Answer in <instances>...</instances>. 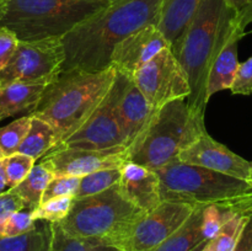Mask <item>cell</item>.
<instances>
[{
    "label": "cell",
    "instance_id": "obj_3",
    "mask_svg": "<svg viewBox=\"0 0 252 251\" xmlns=\"http://www.w3.org/2000/svg\"><path fill=\"white\" fill-rule=\"evenodd\" d=\"M115 78L116 70L112 66L96 73H61L46 86L38 105L29 115L51 126L57 148L93 115L110 91Z\"/></svg>",
    "mask_w": 252,
    "mask_h": 251
},
{
    "label": "cell",
    "instance_id": "obj_9",
    "mask_svg": "<svg viewBox=\"0 0 252 251\" xmlns=\"http://www.w3.org/2000/svg\"><path fill=\"white\" fill-rule=\"evenodd\" d=\"M132 80L155 110L191 95L189 76L169 47L143 65Z\"/></svg>",
    "mask_w": 252,
    "mask_h": 251
},
{
    "label": "cell",
    "instance_id": "obj_1",
    "mask_svg": "<svg viewBox=\"0 0 252 251\" xmlns=\"http://www.w3.org/2000/svg\"><path fill=\"white\" fill-rule=\"evenodd\" d=\"M162 0H111L61 38V73H96L110 68L118 42L148 25H157Z\"/></svg>",
    "mask_w": 252,
    "mask_h": 251
},
{
    "label": "cell",
    "instance_id": "obj_39",
    "mask_svg": "<svg viewBox=\"0 0 252 251\" xmlns=\"http://www.w3.org/2000/svg\"><path fill=\"white\" fill-rule=\"evenodd\" d=\"M201 251H214V246H213V240H209L207 241L206 245L203 246Z\"/></svg>",
    "mask_w": 252,
    "mask_h": 251
},
{
    "label": "cell",
    "instance_id": "obj_16",
    "mask_svg": "<svg viewBox=\"0 0 252 251\" xmlns=\"http://www.w3.org/2000/svg\"><path fill=\"white\" fill-rule=\"evenodd\" d=\"M155 108L148 102L132 79L125 75L122 90L117 101V117L126 148L137 139L154 115Z\"/></svg>",
    "mask_w": 252,
    "mask_h": 251
},
{
    "label": "cell",
    "instance_id": "obj_17",
    "mask_svg": "<svg viewBox=\"0 0 252 251\" xmlns=\"http://www.w3.org/2000/svg\"><path fill=\"white\" fill-rule=\"evenodd\" d=\"M199 2L201 0H162L157 27L175 56Z\"/></svg>",
    "mask_w": 252,
    "mask_h": 251
},
{
    "label": "cell",
    "instance_id": "obj_18",
    "mask_svg": "<svg viewBox=\"0 0 252 251\" xmlns=\"http://www.w3.org/2000/svg\"><path fill=\"white\" fill-rule=\"evenodd\" d=\"M245 34V30L240 29L239 26L236 27L223 48L220 49L217 58L214 59L208 71L206 84V97L208 101L214 94L230 89L239 66V42Z\"/></svg>",
    "mask_w": 252,
    "mask_h": 251
},
{
    "label": "cell",
    "instance_id": "obj_15",
    "mask_svg": "<svg viewBox=\"0 0 252 251\" xmlns=\"http://www.w3.org/2000/svg\"><path fill=\"white\" fill-rule=\"evenodd\" d=\"M117 185L121 193L130 203L147 213L162 202L157 172L135 162L126 161L122 165L121 179Z\"/></svg>",
    "mask_w": 252,
    "mask_h": 251
},
{
    "label": "cell",
    "instance_id": "obj_24",
    "mask_svg": "<svg viewBox=\"0 0 252 251\" xmlns=\"http://www.w3.org/2000/svg\"><path fill=\"white\" fill-rule=\"evenodd\" d=\"M51 244L48 251H121L100 239L75 238L64 233L58 223H51Z\"/></svg>",
    "mask_w": 252,
    "mask_h": 251
},
{
    "label": "cell",
    "instance_id": "obj_36",
    "mask_svg": "<svg viewBox=\"0 0 252 251\" xmlns=\"http://www.w3.org/2000/svg\"><path fill=\"white\" fill-rule=\"evenodd\" d=\"M238 24L243 30H245L249 24H252V2L238 12ZM250 33H252V30Z\"/></svg>",
    "mask_w": 252,
    "mask_h": 251
},
{
    "label": "cell",
    "instance_id": "obj_31",
    "mask_svg": "<svg viewBox=\"0 0 252 251\" xmlns=\"http://www.w3.org/2000/svg\"><path fill=\"white\" fill-rule=\"evenodd\" d=\"M36 225L33 219V209L21 208L14 212L7 218L2 230V236H17L32 230Z\"/></svg>",
    "mask_w": 252,
    "mask_h": 251
},
{
    "label": "cell",
    "instance_id": "obj_20",
    "mask_svg": "<svg viewBox=\"0 0 252 251\" xmlns=\"http://www.w3.org/2000/svg\"><path fill=\"white\" fill-rule=\"evenodd\" d=\"M202 211L203 207H196L189 219L153 251H192L206 241L202 235Z\"/></svg>",
    "mask_w": 252,
    "mask_h": 251
},
{
    "label": "cell",
    "instance_id": "obj_12",
    "mask_svg": "<svg viewBox=\"0 0 252 251\" xmlns=\"http://www.w3.org/2000/svg\"><path fill=\"white\" fill-rule=\"evenodd\" d=\"M128 161L127 148L117 147L103 150L62 148L47 153L39 164L54 176L83 177L105 169H121Z\"/></svg>",
    "mask_w": 252,
    "mask_h": 251
},
{
    "label": "cell",
    "instance_id": "obj_4",
    "mask_svg": "<svg viewBox=\"0 0 252 251\" xmlns=\"http://www.w3.org/2000/svg\"><path fill=\"white\" fill-rule=\"evenodd\" d=\"M207 132L204 113L189 107L186 98L157 108L137 139L127 148L128 161L157 170L170 164Z\"/></svg>",
    "mask_w": 252,
    "mask_h": 251
},
{
    "label": "cell",
    "instance_id": "obj_11",
    "mask_svg": "<svg viewBox=\"0 0 252 251\" xmlns=\"http://www.w3.org/2000/svg\"><path fill=\"white\" fill-rule=\"evenodd\" d=\"M194 207L185 203L162 201L135 224L125 240L121 251H153L189 219Z\"/></svg>",
    "mask_w": 252,
    "mask_h": 251
},
{
    "label": "cell",
    "instance_id": "obj_5",
    "mask_svg": "<svg viewBox=\"0 0 252 251\" xmlns=\"http://www.w3.org/2000/svg\"><path fill=\"white\" fill-rule=\"evenodd\" d=\"M111 0H0V27L19 41L62 38Z\"/></svg>",
    "mask_w": 252,
    "mask_h": 251
},
{
    "label": "cell",
    "instance_id": "obj_14",
    "mask_svg": "<svg viewBox=\"0 0 252 251\" xmlns=\"http://www.w3.org/2000/svg\"><path fill=\"white\" fill-rule=\"evenodd\" d=\"M166 47L169 44L157 25H148L116 44L111 53L110 65L117 73L132 79L143 65Z\"/></svg>",
    "mask_w": 252,
    "mask_h": 251
},
{
    "label": "cell",
    "instance_id": "obj_35",
    "mask_svg": "<svg viewBox=\"0 0 252 251\" xmlns=\"http://www.w3.org/2000/svg\"><path fill=\"white\" fill-rule=\"evenodd\" d=\"M233 251H252V213L248 217V220Z\"/></svg>",
    "mask_w": 252,
    "mask_h": 251
},
{
    "label": "cell",
    "instance_id": "obj_27",
    "mask_svg": "<svg viewBox=\"0 0 252 251\" xmlns=\"http://www.w3.org/2000/svg\"><path fill=\"white\" fill-rule=\"evenodd\" d=\"M252 213V212H251ZM250 213H238L229 219L213 239L214 251H233Z\"/></svg>",
    "mask_w": 252,
    "mask_h": 251
},
{
    "label": "cell",
    "instance_id": "obj_30",
    "mask_svg": "<svg viewBox=\"0 0 252 251\" xmlns=\"http://www.w3.org/2000/svg\"><path fill=\"white\" fill-rule=\"evenodd\" d=\"M80 177L73 176H54V179L47 185L43 194H42L41 203L59 197H74L78 189ZM39 203V204H41Z\"/></svg>",
    "mask_w": 252,
    "mask_h": 251
},
{
    "label": "cell",
    "instance_id": "obj_2",
    "mask_svg": "<svg viewBox=\"0 0 252 251\" xmlns=\"http://www.w3.org/2000/svg\"><path fill=\"white\" fill-rule=\"evenodd\" d=\"M238 26V11L226 0H201L175 56L189 76V107L206 112L208 71Z\"/></svg>",
    "mask_w": 252,
    "mask_h": 251
},
{
    "label": "cell",
    "instance_id": "obj_8",
    "mask_svg": "<svg viewBox=\"0 0 252 251\" xmlns=\"http://www.w3.org/2000/svg\"><path fill=\"white\" fill-rule=\"evenodd\" d=\"M63 61L61 38L19 41L10 61L0 70V89L17 81L48 85L59 76Z\"/></svg>",
    "mask_w": 252,
    "mask_h": 251
},
{
    "label": "cell",
    "instance_id": "obj_33",
    "mask_svg": "<svg viewBox=\"0 0 252 251\" xmlns=\"http://www.w3.org/2000/svg\"><path fill=\"white\" fill-rule=\"evenodd\" d=\"M21 208H25L24 202L11 188L0 193V238H2V230L7 218Z\"/></svg>",
    "mask_w": 252,
    "mask_h": 251
},
{
    "label": "cell",
    "instance_id": "obj_40",
    "mask_svg": "<svg viewBox=\"0 0 252 251\" xmlns=\"http://www.w3.org/2000/svg\"><path fill=\"white\" fill-rule=\"evenodd\" d=\"M206 244H207V241H203V243H201V244H199L198 246H196V248H194L193 250H192V251H201L202 249H203V246L206 245Z\"/></svg>",
    "mask_w": 252,
    "mask_h": 251
},
{
    "label": "cell",
    "instance_id": "obj_28",
    "mask_svg": "<svg viewBox=\"0 0 252 251\" xmlns=\"http://www.w3.org/2000/svg\"><path fill=\"white\" fill-rule=\"evenodd\" d=\"M2 164L6 175V186L12 188L30 174L32 167L36 165V160L29 155L14 153L9 157H5Z\"/></svg>",
    "mask_w": 252,
    "mask_h": 251
},
{
    "label": "cell",
    "instance_id": "obj_19",
    "mask_svg": "<svg viewBox=\"0 0 252 251\" xmlns=\"http://www.w3.org/2000/svg\"><path fill=\"white\" fill-rule=\"evenodd\" d=\"M46 86L17 81L0 89V122L20 113L31 112L38 105Z\"/></svg>",
    "mask_w": 252,
    "mask_h": 251
},
{
    "label": "cell",
    "instance_id": "obj_6",
    "mask_svg": "<svg viewBox=\"0 0 252 251\" xmlns=\"http://www.w3.org/2000/svg\"><path fill=\"white\" fill-rule=\"evenodd\" d=\"M145 213L115 185L101 193L74 198L69 213L58 224L70 236L100 239L118 248Z\"/></svg>",
    "mask_w": 252,
    "mask_h": 251
},
{
    "label": "cell",
    "instance_id": "obj_10",
    "mask_svg": "<svg viewBox=\"0 0 252 251\" xmlns=\"http://www.w3.org/2000/svg\"><path fill=\"white\" fill-rule=\"evenodd\" d=\"M123 80L125 75L116 71L115 81L102 102L76 132L54 149L74 148L103 150L117 147L126 148L117 117V101L122 90Z\"/></svg>",
    "mask_w": 252,
    "mask_h": 251
},
{
    "label": "cell",
    "instance_id": "obj_21",
    "mask_svg": "<svg viewBox=\"0 0 252 251\" xmlns=\"http://www.w3.org/2000/svg\"><path fill=\"white\" fill-rule=\"evenodd\" d=\"M51 236V223L36 220L34 228L27 233L0 238V251H48Z\"/></svg>",
    "mask_w": 252,
    "mask_h": 251
},
{
    "label": "cell",
    "instance_id": "obj_32",
    "mask_svg": "<svg viewBox=\"0 0 252 251\" xmlns=\"http://www.w3.org/2000/svg\"><path fill=\"white\" fill-rule=\"evenodd\" d=\"M230 91L234 95L252 96V56L244 63H239Z\"/></svg>",
    "mask_w": 252,
    "mask_h": 251
},
{
    "label": "cell",
    "instance_id": "obj_34",
    "mask_svg": "<svg viewBox=\"0 0 252 251\" xmlns=\"http://www.w3.org/2000/svg\"><path fill=\"white\" fill-rule=\"evenodd\" d=\"M19 39L11 31L0 27V70L10 61L16 49Z\"/></svg>",
    "mask_w": 252,
    "mask_h": 251
},
{
    "label": "cell",
    "instance_id": "obj_22",
    "mask_svg": "<svg viewBox=\"0 0 252 251\" xmlns=\"http://www.w3.org/2000/svg\"><path fill=\"white\" fill-rule=\"evenodd\" d=\"M56 134L51 126L37 117H32L31 126L20 144L17 153L29 155L34 160L43 157L56 147Z\"/></svg>",
    "mask_w": 252,
    "mask_h": 251
},
{
    "label": "cell",
    "instance_id": "obj_13",
    "mask_svg": "<svg viewBox=\"0 0 252 251\" xmlns=\"http://www.w3.org/2000/svg\"><path fill=\"white\" fill-rule=\"evenodd\" d=\"M177 160L185 164L213 170L235 179L245 181L250 180L252 161H248L240 155L231 152L224 144L217 142L208 132L202 134L196 142L182 150Z\"/></svg>",
    "mask_w": 252,
    "mask_h": 251
},
{
    "label": "cell",
    "instance_id": "obj_7",
    "mask_svg": "<svg viewBox=\"0 0 252 251\" xmlns=\"http://www.w3.org/2000/svg\"><path fill=\"white\" fill-rule=\"evenodd\" d=\"M159 177L161 201L206 207L251 198L252 185L213 170L174 160L154 170Z\"/></svg>",
    "mask_w": 252,
    "mask_h": 251
},
{
    "label": "cell",
    "instance_id": "obj_26",
    "mask_svg": "<svg viewBox=\"0 0 252 251\" xmlns=\"http://www.w3.org/2000/svg\"><path fill=\"white\" fill-rule=\"evenodd\" d=\"M31 115H25L14 122L0 128V153L4 157L17 153L31 126Z\"/></svg>",
    "mask_w": 252,
    "mask_h": 251
},
{
    "label": "cell",
    "instance_id": "obj_23",
    "mask_svg": "<svg viewBox=\"0 0 252 251\" xmlns=\"http://www.w3.org/2000/svg\"><path fill=\"white\" fill-rule=\"evenodd\" d=\"M53 179L54 175L49 170L41 164H37L32 167L30 174L11 189L22 199L25 208L34 209L41 203L42 194L47 185Z\"/></svg>",
    "mask_w": 252,
    "mask_h": 251
},
{
    "label": "cell",
    "instance_id": "obj_29",
    "mask_svg": "<svg viewBox=\"0 0 252 251\" xmlns=\"http://www.w3.org/2000/svg\"><path fill=\"white\" fill-rule=\"evenodd\" d=\"M74 197H59L38 204L33 209L34 220H46L48 223H59L69 213Z\"/></svg>",
    "mask_w": 252,
    "mask_h": 251
},
{
    "label": "cell",
    "instance_id": "obj_42",
    "mask_svg": "<svg viewBox=\"0 0 252 251\" xmlns=\"http://www.w3.org/2000/svg\"><path fill=\"white\" fill-rule=\"evenodd\" d=\"M4 157H4V155H2V154H1V153H0V162H1V161H2V159H4Z\"/></svg>",
    "mask_w": 252,
    "mask_h": 251
},
{
    "label": "cell",
    "instance_id": "obj_38",
    "mask_svg": "<svg viewBox=\"0 0 252 251\" xmlns=\"http://www.w3.org/2000/svg\"><path fill=\"white\" fill-rule=\"evenodd\" d=\"M5 187H6V175H5L4 164H2V161H1L0 162V193H1V192H4Z\"/></svg>",
    "mask_w": 252,
    "mask_h": 251
},
{
    "label": "cell",
    "instance_id": "obj_25",
    "mask_svg": "<svg viewBox=\"0 0 252 251\" xmlns=\"http://www.w3.org/2000/svg\"><path fill=\"white\" fill-rule=\"evenodd\" d=\"M120 179L121 169L98 170V171L85 175L80 177L74 198H84V197L101 193L110 187L117 185Z\"/></svg>",
    "mask_w": 252,
    "mask_h": 251
},
{
    "label": "cell",
    "instance_id": "obj_41",
    "mask_svg": "<svg viewBox=\"0 0 252 251\" xmlns=\"http://www.w3.org/2000/svg\"><path fill=\"white\" fill-rule=\"evenodd\" d=\"M249 181H250V184L252 185V166H251V171H250V180H249Z\"/></svg>",
    "mask_w": 252,
    "mask_h": 251
},
{
    "label": "cell",
    "instance_id": "obj_37",
    "mask_svg": "<svg viewBox=\"0 0 252 251\" xmlns=\"http://www.w3.org/2000/svg\"><path fill=\"white\" fill-rule=\"evenodd\" d=\"M226 1H228V4L230 5L234 10H236V11L239 12L240 10H243L244 7L248 6L249 4H251L252 0H226Z\"/></svg>",
    "mask_w": 252,
    "mask_h": 251
}]
</instances>
